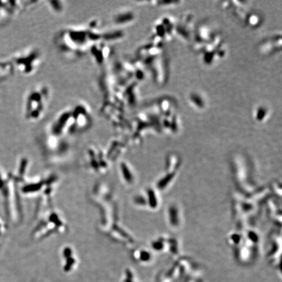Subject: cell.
Returning <instances> with one entry per match:
<instances>
[{
    "label": "cell",
    "instance_id": "8992f818",
    "mask_svg": "<svg viewBox=\"0 0 282 282\" xmlns=\"http://www.w3.org/2000/svg\"><path fill=\"white\" fill-rule=\"evenodd\" d=\"M49 3H50V5H49V7H50V9L52 11H53L54 12H55L56 13H60V12H62L63 11H64V2H60V3H59V5H58V6H55L54 5V4L52 3V2H48Z\"/></svg>",
    "mask_w": 282,
    "mask_h": 282
},
{
    "label": "cell",
    "instance_id": "5b68a950",
    "mask_svg": "<svg viewBox=\"0 0 282 282\" xmlns=\"http://www.w3.org/2000/svg\"><path fill=\"white\" fill-rule=\"evenodd\" d=\"M131 14L128 12H119L114 16V22L117 25H123L126 24L129 20V15H131Z\"/></svg>",
    "mask_w": 282,
    "mask_h": 282
},
{
    "label": "cell",
    "instance_id": "277c9868",
    "mask_svg": "<svg viewBox=\"0 0 282 282\" xmlns=\"http://www.w3.org/2000/svg\"><path fill=\"white\" fill-rule=\"evenodd\" d=\"M90 53L93 59L97 64L101 65L108 59L110 56L111 48L108 42L103 41L98 43L92 46L90 49Z\"/></svg>",
    "mask_w": 282,
    "mask_h": 282
},
{
    "label": "cell",
    "instance_id": "6da1fadb",
    "mask_svg": "<svg viewBox=\"0 0 282 282\" xmlns=\"http://www.w3.org/2000/svg\"><path fill=\"white\" fill-rule=\"evenodd\" d=\"M99 26V22L94 20L85 27L61 30L56 35L55 43L62 54L74 56L81 54L96 43L103 41L110 43L124 36L122 31L103 33L98 31Z\"/></svg>",
    "mask_w": 282,
    "mask_h": 282
},
{
    "label": "cell",
    "instance_id": "7a4b0ae2",
    "mask_svg": "<svg viewBox=\"0 0 282 282\" xmlns=\"http://www.w3.org/2000/svg\"><path fill=\"white\" fill-rule=\"evenodd\" d=\"M51 97V89L48 85L38 84L28 93L26 99L24 114L31 122L41 120L46 113Z\"/></svg>",
    "mask_w": 282,
    "mask_h": 282
},
{
    "label": "cell",
    "instance_id": "3957f363",
    "mask_svg": "<svg viewBox=\"0 0 282 282\" xmlns=\"http://www.w3.org/2000/svg\"><path fill=\"white\" fill-rule=\"evenodd\" d=\"M42 63V52L37 47L28 48L16 57L18 69L26 75H31L37 72Z\"/></svg>",
    "mask_w": 282,
    "mask_h": 282
}]
</instances>
